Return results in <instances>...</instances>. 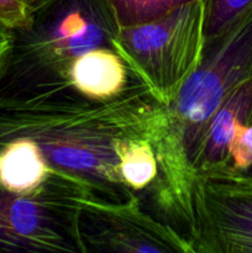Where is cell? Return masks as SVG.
I'll return each mask as SVG.
<instances>
[{
  "label": "cell",
  "instance_id": "cell-13",
  "mask_svg": "<svg viewBox=\"0 0 252 253\" xmlns=\"http://www.w3.org/2000/svg\"><path fill=\"white\" fill-rule=\"evenodd\" d=\"M203 5L205 44L225 34L252 10V0H203Z\"/></svg>",
  "mask_w": 252,
  "mask_h": 253
},
{
  "label": "cell",
  "instance_id": "cell-12",
  "mask_svg": "<svg viewBox=\"0 0 252 253\" xmlns=\"http://www.w3.org/2000/svg\"><path fill=\"white\" fill-rule=\"evenodd\" d=\"M119 29L161 19L198 0H106Z\"/></svg>",
  "mask_w": 252,
  "mask_h": 253
},
{
  "label": "cell",
  "instance_id": "cell-9",
  "mask_svg": "<svg viewBox=\"0 0 252 253\" xmlns=\"http://www.w3.org/2000/svg\"><path fill=\"white\" fill-rule=\"evenodd\" d=\"M128 74L127 67L114 49L96 48L74 62L71 78L79 93L93 99H106L127 85Z\"/></svg>",
  "mask_w": 252,
  "mask_h": 253
},
{
  "label": "cell",
  "instance_id": "cell-6",
  "mask_svg": "<svg viewBox=\"0 0 252 253\" xmlns=\"http://www.w3.org/2000/svg\"><path fill=\"white\" fill-rule=\"evenodd\" d=\"M78 232L84 253H194L187 239L143 209L138 195L120 204L85 200Z\"/></svg>",
  "mask_w": 252,
  "mask_h": 253
},
{
  "label": "cell",
  "instance_id": "cell-16",
  "mask_svg": "<svg viewBox=\"0 0 252 253\" xmlns=\"http://www.w3.org/2000/svg\"><path fill=\"white\" fill-rule=\"evenodd\" d=\"M10 37H11V30H9L0 22V58L5 53L7 46H9Z\"/></svg>",
  "mask_w": 252,
  "mask_h": 253
},
{
  "label": "cell",
  "instance_id": "cell-1",
  "mask_svg": "<svg viewBox=\"0 0 252 253\" xmlns=\"http://www.w3.org/2000/svg\"><path fill=\"white\" fill-rule=\"evenodd\" d=\"M162 119L163 105L130 74L127 85L106 99L76 89L0 99V147L32 140L52 168L88 183L94 199L120 204L137 194L121 177L119 148L128 141L152 145Z\"/></svg>",
  "mask_w": 252,
  "mask_h": 253
},
{
  "label": "cell",
  "instance_id": "cell-4",
  "mask_svg": "<svg viewBox=\"0 0 252 253\" xmlns=\"http://www.w3.org/2000/svg\"><path fill=\"white\" fill-rule=\"evenodd\" d=\"M113 44L131 76L146 85L161 105H168L202 62L203 0L161 19L119 29Z\"/></svg>",
  "mask_w": 252,
  "mask_h": 253
},
{
  "label": "cell",
  "instance_id": "cell-15",
  "mask_svg": "<svg viewBox=\"0 0 252 253\" xmlns=\"http://www.w3.org/2000/svg\"><path fill=\"white\" fill-rule=\"evenodd\" d=\"M32 0H0V22L9 30L21 29L27 24Z\"/></svg>",
  "mask_w": 252,
  "mask_h": 253
},
{
  "label": "cell",
  "instance_id": "cell-11",
  "mask_svg": "<svg viewBox=\"0 0 252 253\" xmlns=\"http://www.w3.org/2000/svg\"><path fill=\"white\" fill-rule=\"evenodd\" d=\"M120 174L135 193L150 187L157 175V158L150 141H128L119 148Z\"/></svg>",
  "mask_w": 252,
  "mask_h": 253
},
{
  "label": "cell",
  "instance_id": "cell-10",
  "mask_svg": "<svg viewBox=\"0 0 252 253\" xmlns=\"http://www.w3.org/2000/svg\"><path fill=\"white\" fill-rule=\"evenodd\" d=\"M53 169L39 146L29 138H17L0 147V184L10 192H35Z\"/></svg>",
  "mask_w": 252,
  "mask_h": 253
},
{
  "label": "cell",
  "instance_id": "cell-14",
  "mask_svg": "<svg viewBox=\"0 0 252 253\" xmlns=\"http://www.w3.org/2000/svg\"><path fill=\"white\" fill-rule=\"evenodd\" d=\"M219 175L252 178V110L237 127Z\"/></svg>",
  "mask_w": 252,
  "mask_h": 253
},
{
  "label": "cell",
  "instance_id": "cell-8",
  "mask_svg": "<svg viewBox=\"0 0 252 253\" xmlns=\"http://www.w3.org/2000/svg\"><path fill=\"white\" fill-rule=\"evenodd\" d=\"M251 110L252 78H250L227 96L210 121L204 143L195 161V178L219 175L224 170L235 132Z\"/></svg>",
  "mask_w": 252,
  "mask_h": 253
},
{
  "label": "cell",
  "instance_id": "cell-5",
  "mask_svg": "<svg viewBox=\"0 0 252 253\" xmlns=\"http://www.w3.org/2000/svg\"><path fill=\"white\" fill-rule=\"evenodd\" d=\"M90 198L88 183L58 169L30 194L0 184V252L84 253L78 215Z\"/></svg>",
  "mask_w": 252,
  "mask_h": 253
},
{
  "label": "cell",
  "instance_id": "cell-3",
  "mask_svg": "<svg viewBox=\"0 0 252 253\" xmlns=\"http://www.w3.org/2000/svg\"><path fill=\"white\" fill-rule=\"evenodd\" d=\"M118 31L106 0H32L29 21L11 30L0 58V99L74 89V62L91 49H114Z\"/></svg>",
  "mask_w": 252,
  "mask_h": 253
},
{
  "label": "cell",
  "instance_id": "cell-2",
  "mask_svg": "<svg viewBox=\"0 0 252 253\" xmlns=\"http://www.w3.org/2000/svg\"><path fill=\"white\" fill-rule=\"evenodd\" d=\"M252 78V10L225 34L204 46L198 68L175 98L163 105L152 146L157 175L140 193L146 211L190 242L195 161L210 121L227 96Z\"/></svg>",
  "mask_w": 252,
  "mask_h": 253
},
{
  "label": "cell",
  "instance_id": "cell-7",
  "mask_svg": "<svg viewBox=\"0 0 252 253\" xmlns=\"http://www.w3.org/2000/svg\"><path fill=\"white\" fill-rule=\"evenodd\" d=\"M192 214L194 253H252V178L197 177Z\"/></svg>",
  "mask_w": 252,
  "mask_h": 253
}]
</instances>
